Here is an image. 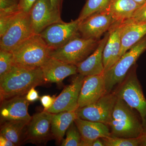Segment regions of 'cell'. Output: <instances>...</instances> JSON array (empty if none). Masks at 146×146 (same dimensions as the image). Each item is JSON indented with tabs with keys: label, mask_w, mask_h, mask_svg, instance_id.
<instances>
[{
	"label": "cell",
	"mask_w": 146,
	"mask_h": 146,
	"mask_svg": "<svg viewBox=\"0 0 146 146\" xmlns=\"http://www.w3.org/2000/svg\"><path fill=\"white\" fill-rule=\"evenodd\" d=\"M54 115L44 110L32 117L26 127L23 142L35 144L47 142L52 136L51 124Z\"/></svg>",
	"instance_id": "obj_11"
},
{
	"label": "cell",
	"mask_w": 146,
	"mask_h": 146,
	"mask_svg": "<svg viewBox=\"0 0 146 146\" xmlns=\"http://www.w3.org/2000/svg\"><path fill=\"white\" fill-rule=\"evenodd\" d=\"M46 83L41 68H27L14 65L0 79L1 102L13 97L25 96L33 87Z\"/></svg>",
	"instance_id": "obj_1"
},
{
	"label": "cell",
	"mask_w": 146,
	"mask_h": 146,
	"mask_svg": "<svg viewBox=\"0 0 146 146\" xmlns=\"http://www.w3.org/2000/svg\"><path fill=\"white\" fill-rule=\"evenodd\" d=\"M133 1L140 5L143 4L146 2V0H133Z\"/></svg>",
	"instance_id": "obj_38"
},
{
	"label": "cell",
	"mask_w": 146,
	"mask_h": 146,
	"mask_svg": "<svg viewBox=\"0 0 146 146\" xmlns=\"http://www.w3.org/2000/svg\"><path fill=\"white\" fill-rule=\"evenodd\" d=\"M29 121H7L2 123L1 135L13 142L16 146L21 144V136Z\"/></svg>",
	"instance_id": "obj_23"
},
{
	"label": "cell",
	"mask_w": 146,
	"mask_h": 146,
	"mask_svg": "<svg viewBox=\"0 0 146 146\" xmlns=\"http://www.w3.org/2000/svg\"><path fill=\"white\" fill-rule=\"evenodd\" d=\"M66 137L61 142L62 146H80L82 137L74 121L68 128L66 131Z\"/></svg>",
	"instance_id": "obj_26"
},
{
	"label": "cell",
	"mask_w": 146,
	"mask_h": 146,
	"mask_svg": "<svg viewBox=\"0 0 146 146\" xmlns=\"http://www.w3.org/2000/svg\"><path fill=\"white\" fill-rule=\"evenodd\" d=\"M20 0H0V15L20 11Z\"/></svg>",
	"instance_id": "obj_28"
},
{
	"label": "cell",
	"mask_w": 146,
	"mask_h": 146,
	"mask_svg": "<svg viewBox=\"0 0 146 146\" xmlns=\"http://www.w3.org/2000/svg\"><path fill=\"white\" fill-rule=\"evenodd\" d=\"M26 98L29 102H33L39 98L38 92L33 87L25 95Z\"/></svg>",
	"instance_id": "obj_33"
},
{
	"label": "cell",
	"mask_w": 146,
	"mask_h": 146,
	"mask_svg": "<svg viewBox=\"0 0 146 146\" xmlns=\"http://www.w3.org/2000/svg\"><path fill=\"white\" fill-rule=\"evenodd\" d=\"M34 34L29 13L20 11L2 36H0V49L11 52Z\"/></svg>",
	"instance_id": "obj_7"
},
{
	"label": "cell",
	"mask_w": 146,
	"mask_h": 146,
	"mask_svg": "<svg viewBox=\"0 0 146 146\" xmlns=\"http://www.w3.org/2000/svg\"><path fill=\"white\" fill-rule=\"evenodd\" d=\"M81 21L78 19L69 23L52 24L39 34L50 50L63 46L74 37L80 35L79 27Z\"/></svg>",
	"instance_id": "obj_9"
},
{
	"label": "cell",
	"mask_w": 146,
	"mask_h": 146,
	"mask_svg": "<svg viewBox=\"0 0 146 146\" xmlns=\"http://www.w3.org/2000/svg\"><path fill=\"white\" fill-rule=\"evenodd\" d=\"M92 146H104L101 138L96 139L93 142Z\"/></svg>",
	"instance_id": "obj_36"
},
{
	"label": "cell",
	"mask_w": 146,
	"mask_h": 146,
	"mask_svg": "<svg viewBox=\"0 0 146 146\" xmlns=\"http://www.w3.org/2000/svg\"><path fill=\"white\" fill-rule=\"evenodd\" d=\"M0 146H15L13 142H11L2 135H0Z\"/></svg>",
	"instance_id": "obj_34"
},
{
	"label": "cell",
	"mask_w": 146,
	"mask_h": 146,
	"mask_svg": "<svg viewBox=\"0 0 146 146\" xmlns=\"http://www.w3.org/2000/svg\"><path fill=\"white\" fill-rule=\"evenodd\" d=\"M56 98L55 96H51L49 95H44L40 98V102L44 108V110L47 111L52 106Z\"/></svg>",
	"instance_id": "obj_31"
},
{
	"label": "cell",
	"mask_w": 146,
	"mask_h": 146,
	"mask_svg": "<svg viewBox=\"0 0 146 146\" xmlns=\"http://www.w3.org/2000/svg\"><path fill=\"white\" fill-rule=\"evenodd\" d=\"M20 11L15 13L0 15V36H2Z\"/></svg>",
	"instance_id": "obj_29"
},
{
	"label": "cell",
	"mask_w": 146,
	"mask_h": 146,
	"mask_svg": "<svg viewBox=\"0 0 146 146\" xmlns=\"http://www.w3.org/2000/svg\"><path fill=\"white\" fill-rule=\"evenodd\" d=\"M13 65L12 52L0 49V79L11 70Z\"/></svg>",
	"instance_id": "obj_27"
},
{
	"label": "cell",
	"mask_w": 146,
	"mask_h": 146,
	"mask_svg": "<svg viewBox=\"0 0 146 146\" xmlns=\"http://www.w3.org/2000/svg\"><path fill=\"white\" fill-rule=\"evenodd\" d=\"M81 135L80 146H92L93 142L98 138H108L111 132L107 125L103 123L76 118L74 121Z\"/></svg>",
	"instance_id": "obj_18"
},
{
	"label": "cell",
	"mask_w": 146,
	"mask_h": 146,
	"mask_svg": "<svg viewBox=\"0 0 146 146\" xmlns=\"http://www.w3.org/2000/svg\"><path fill=\"white\" fill-rule=\"evenodd\" d=\"M140 5L133 0H110L106 9L116 21H123L132 18Z\"/></svg>",
	"instance_id": "obj_21"
},
{
	"label": "cell",
	"mask_w": 146,
	"mask_h": 146,
	"mask_svg": "<svg viewBox=\"0 0 146 146\" xmlns=\"http://www.w3.org/2000/svg\"><path fill=\"white\" fill-rule=\"evenodd\" d=\"M121 58L130 48L146 35V23H133L124 21L120 27Z\"/></svg>",
	"instance_id": "obj_20"
},
{
	"label": "cell",
	"mask_w": 146,
	"mask_h": 146,
	"mask_svg": "<svg viewBox=\"0 0 146 146\" xmlns=\"http://www.w3.org/2000/svg\"><path fill=\"white\" fill-rule=\"evenodd\" d=\"M37 0H20L19 9L21 11L29 13Z\"/></svg>",
	"instance_id": "obj_32"
},
{
	"label": "cell",
	"mask_w": 146,
	"mask_h": 146,
	"mask_svg": "<svg viewBox=\"0 0 146 146\" xmlns=\"http://www.w3.org/2000/svg\"><path fill=\"white\" fill-rule=\"evenodd\" d=\"M106 94L104 74L85 76L79 96L78 108L96 102Z\"/></svg>",
	"instance_id": "obj_14"
},
{
	"label": "cell",
	"mask_w": 146,
	"mask_h": 146,
	"mask_svg": "<svg viewBox=\"0 0 146 146\" xmlns=\"http://www.w3.org/2000/svg\"><path fill=\"white\" fill-rule=\"evenodd\" d=\"M50 1L54 8L61 11L63 0H50Z\"/></svg>",
	"instance_id": "obj_35"
},
{
	"label": "cell",
	"mask_w": 146,
	"mask_h": 146,
	"mask_svg": "<svg viewBox=\"0 0 146 146\" xmlns=\"http://www.w3.org/2000/svg\"><path fill=\"white\" fill-rule=\"evenodd\" d=\"M34 34H39L47 27L63 23L61 11L54 8L50 0H37L29 12Z\"/></svg>",
	"instance_id": "obj_10"
},
{
	"label": "cell",
	"mask_w": 146,
	"mask_h": 146,
	"mask_svg": "<svg viewBox=\"0 0 146 146\" xmlns=\"http://www.w3.org/2000/svg\"><path fill=\"white\" fill-rule=\"evenodd\" d=\"M100 40L85 39L80 35H78L63 46L50 50V56L64 63L76 66L94 52Z\"/></svg>",
	"instance_id": "obj_6"
},
{
	"label": "cell",
	"mask_w": 146,
	"mask_h": 146,
	"mask_svg": "<svg viewBox=\"0 0 146 146\" xmlns=\"http://www.w3.org/2000/svg\"><path fill=\"white\" fill-rule=\"evenodd\" d=\"M1 122L7 121H29L32 117L29 114V102L25 95L11 98L1 102Z\"/></svg>",
	"instance_id": "obj_15"
},
{
	"label": "cell",
	"mask_w": 146,
	"mask_h": 146,
	"mask_svg": "<svg viewBox=\"0 0 146 146\" xmlns=\"http://www.w3.org/2000/svg\"><path fill=\"white\" fill-rule=\"evenodd\" d=\"M116 22L107 10L94 13L81 21L79 32L85 39L99 40Z\"/></svg>",
	"instance_id": "obj_12"
},
{
	"label": "cell",
	"mask_w": 146,
	"mask_h": 146,
	"mask_svg": "<svg viewBox=\"0 0 146 146\" xmlns=\"http://www.w3.org/2000/svg\"><path fill=\"white\" fill-rule=\"evenodd\" d=\"M109 37V32L105 33L100 39L96 49L86 59L76 65L78 73L84 76L98 75L104 72L103 60L104 49Z\"/></svg>",
	"instance_id": "obj_17"
},
{
	"label": "cell",
	"mask_w": 146,
	"mask_h": 146,
	"mask_svg": "<svg viewBox=\"0 0 146 146\" xmlns=\"http://www.w3.org/2000/svg\"><path fill=\"white\" fill-rule=\"evenodd\" d=\"M117 99L114 91L107 93L96 102L77 110L78 117L109 125Z\"/></svg>",
	"instance_id": "obj_8"
},
{
	"label": "cell",
	"mask_w": 146,
	"mask_h": 146,
	"mask_svg": "<svg viewBox=\"0 0 146 146\" xmlns=\"http://www.w3.org/2000/svg\"><path fill=\"white\" fill-rule=\"evenodd\" d=\"M111 136L140 138L145 134L141 117L122 100L117 98L109 125Z\"/></svg>",
	"instance_id": "obj_2"
},
{
	"label": "cell",
	"mask_w": 146,
	"mask_h": 146,
	"mask_svg": "<svg viewBox=\"0 0 146 146\" xmlns=\"http://www.w3.org/2000/svg\"><path fill=\"white\" fill-rule=\"evenodd\" d=\"M14 65L27 68H41L50 57V49L39 34H34L12 51Z\"/></svg>",
	"instance_id": "obj_3"
},
{
	"label": "cell",
	"mask_w": 146,
	"mask_h": 146,
	"mask_svg": "<svg viewBox=\"0 0 146 146\" xmlns=\"http://www.w3.org/2000/svg\"><path fill=\"white\" fill-rule=\"evenodd\" d=\"M77 118L76 111L54 114L52 121L51 132L58 143L62 142L68 128Z\"/></svg>",
	"instance_id": "obj_22"
},
{
	"label": "cell",
	"mask_w": 146,
	"mask_h": 146,
	"mask_svg": "<svg viewBox=\"0 0 146 146\" xmlns=\"http://www.w3.org/2000/svg\"><path fill=\"white\" fill-rule=\"evenodd\" d=\"M47 82L60 84L69 76L77 74L75 65L64 63L50 57L41 67Z\"/></svg>",
	"instance_id": "obj_16"
},
{
	"label": "cell",
	"mask_w": 146,
	"mask_h": 146,
	"mask_svg": "<svg viewBox=\"0 0 146 146\" xmlns=\"http://www.w3.org/2000/svg\"><path fill=\"white\" fill-rule=\"evenodd\" d=\"M84 77L80 74L76 75L70 84L66 86L56 97L52 106L47 111L53 114L76 111L78 108L79 96Z\"/></svg>",
	"instance_id": "obj_13"
},
{
	"label": "cell",
	"mask_w": 146,
	"mask_h": 146,
	"mask_svg": "<svg viewBox=\"0 0 146 146\" xmlns=\"http://www.w3.org/2000/svg\"><path fill=\"white\" fill-rule=\"evenodd\" d=\"M110 0H87L78 19L83 21L88 16L106 10Z\"/></svg>",
	"instance_id": "obj_24"
},
{
	"label": "cell",
	"mask_w": 146,
	"mask_h": 146,
	"mask_svg": "<svg viewBox=\"0 0 146 146\" xmlns=\"http://www.w3.org/2000/svg\"><path fill=\"white\" fill-rule=\"evenodd\" d=\"M136 66L130 69L124 80L114 91L118 98L122 100L132 109L136 110L142 120L146 133V99L136 72Z\"/></svg>",
	"instance_id": "obj_4"
},
{
	"label": "cell",
	"mask_w": 146,
	"mask_h": 146,
	"mask_svg": "<svg viewBox=\"0 0 146 146\" xmlns=\"http://www.w3.org/2000/svg\"><path fill=\"white\" fill-rule=\"evenodd\" d=\"M141 146H146V133L141 137Z\"/></svg>",
	"instance_id": "obj_37"
},
{
	"label": "cell",
	"mask_w": 146,
	"mask_h": 146,
	"mask_svg": "<svg viewBox=\"0 0 146 146\" xmlns=\"http://www.w3.org/2000/svg\"><path fill=\"white\" fill-rule=\"evenodd\" d=\"M125 21L133 23H146V2L140 6L132 18Z\"/></svg>",
	"instance_id": "obj_30"
},
{
	"label": "cell",
	"mask_w": 146,
	"mask_h": 146,
	"mask_svg": "<svg viewBox=\"0 0 146 146\" xmlns=\"http://www.w3.org/2000/svg\"><path fill=\"white\" fill-rule=\"evenodd\" d=\"M101 139L104 146H138L141 142V137L125 138L110 136Z\"/></svg>",
	"instance_id": "obj_25"
},
{
	"label": "cell",
	"mask_w": 146,
	"mask_h": 146,
	"mask_svg": "<svg viewBox=\"0 0 146 146\" xmlns=\"http://www.w3.org/2000/svg\"><path fill=\"white\" fill-rule=\"evenodd\" d=\"M122 21H116L108 30L109 37L105 46L103 60L105 71H107L119 59L121 42L120 27Z\"/></svg>",
	"instance_id": "obj_19"
},
{
	"label": "cell",
	"mask_w": 146,
	"mask_h": 146,
	"mask_svg": "<svg viewBox=\"0 0 146 146\" xmlns=\"http://www.w3.org/2000/svg\"><path fill=\"white\" fill-rule=\"evenodd\" d=\"M146 50V35L130 48L110 69L104 73L106 93L124 80L132 67Z\"/></svg>",
	"instance_id": "obj_5"
}]
</instances>
